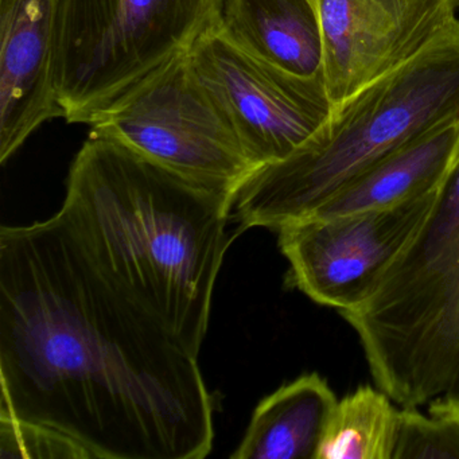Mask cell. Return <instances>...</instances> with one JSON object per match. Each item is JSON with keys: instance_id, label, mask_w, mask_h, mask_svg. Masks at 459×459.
I'll return each instance as SVG.
<instances>
[{"instance_id": "cell-1", "label": "cell", "mask_w": 459, "mask_h": 459, "mask_svg": "<svg viewBox=\"0 0 459 459\" xmlns=\"http://www.w3.org/2000/svg\"><path fill=\"white\" fill-rule=\"evenodd\" d=\"M0 413L93 459H203L213 403L198 356L109 278L63 214L0 230Z\"/></svg>"}, {"instance_id": "cell-2", "label": "cell", "mask_w": 459, "mask_h": 459, "mask_svg": "<svg viewBox=\"0 0 459 459\" xmlns=\"http://www.w3.org/2000/svg\"><path fill=\"white\" fill-rule=\"evenodd\" d=\"M232 205V195L91 133L58 212L93 262L198 356Z\"/></svg>"}, {"instance_id": "cell-3", "label": "cell", "mask_w": 459, "mask_h": 459, "mask_svg": "<svg viewBox=\"0 0 459 459\" xmlns=\"http://www.w3.org/2000/svg\"><path fill=\"white\" fill-rule=\"evenodd\" d=\"M459 119V21L423 52L342 103L286 160L256 169L233 197L241 230L313 214L338 190L437 126Z\"/></svg>"}, {"instance_id": "cell-4", "label": "cell", "mask_w": 459, "mask_h": 459, "mask_svg": "<svg viewBox=\"0 0 459 459\" xmlns=\"http://www.w3.org/2000/svg\"><path fill=\"white\" fill-rule=\"evenodd\" d=\"M341 316L394 403L459 397V160L412 243L370 297Z\"/></svg>"}, {"instance_id": "cell-5", "label": "cell", "mask_w": 459, "mask_h": 459, "mask_svg": "<svg viewBox=\"0 0 459 459\" xmlns=\"http://www.w3.org/2000/svg\"><path fill=\"white\" fill-rule=\"evenodd\" d=\"M225 0H58L56 87L64 119L91 120L219 26Z\"/></svg>"}, {"instance_id": "cell-6", "label": "cell", "mask_w": 459, "mask_h": 459, "mask_svg": "<svg viewBox=\"0 0 459 459\" xmlns=\"http://www.w3.org/2000/svg\"><path fill=\"white\" fill-rule=\"evenodd\" d=\"M91 133L130 147L171 173L232 195L256 170L238 134L195 74L171 58L96 115Z\"/></svg>"}, {"instance_id": "cell-7", "label": "cell", "mask_w": 459, "mask_h": 459, "mask_svg": "<svg viewBox=\"0 0 459 459\" xmlns=\"http://www.w3.org/2000/svg\"><path fill=\"white\" fill-rule=\"evenodd\" d=\"M189 55L256 169L286 160L332 114L325 76H297L271 65L217 28L198 39Z\"/></svg>"}, {"instance_id": "cell-8", "label": "cell", "mask_w": 459, "mask_h": 459, "mask_svg": "<svg viewBox=\"0 0 459 459\" xmlns=\"http://www.w3.org/2000/svg\"><path fill=\"white\" fill-rule=\"evenodd\" d=\"M440 190L389 208L284 225L279 247L290 281L318 305L340 313L359 307L420 232Z\"/></svg>"}, {"instance_id": "cell-9", "label": "cell", "mask_w": 459, "mask_h": 459, "mask_svg": "<svg viewBox=\"0 0 459 459\" xmlns=\"http://www.w3.org/2000/svg\"><path fill=\"white\" fill-rule=\"evenodd\" d=\"M316 2L333 104L399 68L459 21V0Z\"/></svg>"}, {"instance_id": "cell-10", "label": "cell", "mask_w": 459, "mask_h": 459, "mask_svg": "<svg viewBox=\"0 0 459 459\" xmlns=\"http://www.w3.org/2000/svg\"><path fill=\"white\" fill-rule=\"evenodd\" d=\"M58 0H0V162L64 119L56 87Z\"/></svg>"}, {"instance_id": "cell-11", "label": "cell", "mask_w": 459, "mask_h": 459, "mask_svg": "<svg viewBox=\"0 0 459 459\" xmlns=\"http://www.w3.org/2000/svg\"><path fill=\"white\" fill-rule=\"evenodd\" d=\"M458 160L459 119L437 126L392 152L306 219L389 208L429 195L445 185Z\"/></svg>"}, {"instance_id": "cell-12", "label": "cell", "mask_w": 459, "mask_h": 459, "mask_svg": "<svg viewBox=\"0 0 459 459\" xmlns=\"http://www.w3.org/2000/svg\"><path fill=\"white\" fill-rule=\"evenodd\" d=\"M220 33L259 60L302 77L325 76L316 0H225Z\"/></svg>"}, {"instance_id": "cell-13", "label": "cell", "mask_w": 459, "mask_h": 459, "mask_svg": "<svg viewBox=\"0 0 459 459\" xmlns=\"http://www.w3.org/2000/svg\"><path fill=\"white\" fill-rule=\"evenodd\" d=\"M337 403L326 378L299 376L259 403L230 458L316 459Z\"/></svg>"}, {"instance_id": "cell-14", "label": "cell", "mask_w": 459, "mask_h": 459, "mask_svg": "<svg viewBox=\"0 0 459 459\" xmlns=\"http://www.w3.org/2000/svg\"><path fill=\"white\" fill-rule=\"evenodd\" d=\"M370 385L338 399L316 459H392L399 408Z\"/></svg>"}, {"instance_id": "cell-15", "label": "cell", "mask_w": 459, "mask_h": 459, "mask_svg": "<svg viewBox=\"0 0 459 459\" xmlns=\"http://www.w3.org/2000/svg\"><path fill=\"white\" fill-rule=\"evenodd\" d=\"M392 459H459V397H437L427 412L402 407Z\"/></svg>"}, {"instance_id": "cell-16", "label": "cell", "mask_w": 459, "mask_h": 459, "mask_svg": "<svg viewBox=\"0 0 459 459\" xmlns=\"http://www.w3.org/2000/svg\"><path fill=\"white\" fill-rule=\"evenodd\" d=\"M0 458L93 459L85 446L65 432L0 413Z\"/></svg>"}]
</instances>
